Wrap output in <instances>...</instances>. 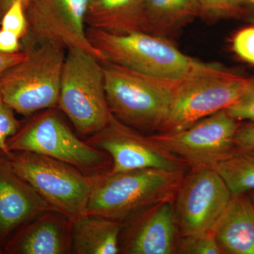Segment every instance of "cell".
<instances>
[{"label": "cell", "instance_id": "6da1fadb", "mask_svg": "<svg viewBox=\"0 0 254 254\" xmlns=\"http://www.w3.org/2000/svg\"><path fill=\"white\" fill-rule=\"evenodd\" d=\"M86 35L101 54L103 63L115 64L148 76L183 81L230 71L184 54L164 38L145 32L116 35L88 27Z\"/></svg>", "mask_w": 254, "mask_h": 254}, {"label": "cell", "instance_id": "7a4b0ae2", "mask_svg": "<svg viewBox=\"0 0 254 254\" xmlns=\"http://www.w3.org/2000/svg\"><path fill=\"white\" fill-rule=\"evenodd\" d=\"M21 43L26 58L0 76L5 102L25 117L58 108L66 48L48 41Z\"/></svg>", "mask_w": 254, "mask_h": 254}, {"label": "cell", "instance_id": "3957f363", "mask_svg": "<svg viewBox=\"0 0 254 254\" xmlns=\"http://www.w3.org/2000/svg\"><path fill=\"white\" fill-rule=\"evenodd\" d=\"M112 115L141 133L160 131L182 81L164 79L101 62Z\"/></svg>", "mask_w": 254, "mask_h": 254}, {"label": "cell", "instance_id": "277c9868", "mask_svg": "<svg viewBox=\"0 0 254 254\" xmlns=\"http://www.w3.org/2000/svg\"><path fill=\"white\" fill-rule=\"evenodd\" d=\"M186 171L146 168L95 176L85 213L124 222L147 207L175 200Z\"/></svg>", "mask_w": 254, "mask_h": 254}, {"label": "cell", "instance_id": "5b68a950", "mask_svg": "<svg viewBox=\"0 0 254 254\" xmlns=\"http://www.w3.org/2000/svg\"><path fill=\"white\" fill-rule=\"evenodd\" d=\"M9 151H27L54 158L95 177L109 171L113 161L103 150L80 139L56 108L29 117L6 141Z\"/></svg>", "mask_w": 254, "mask_h": 254}, {"label": "cell", "instance_id": "8992f818", "mask_svg": "<svg viewBox=\"0 0 254 254\" xmlns=\"http://www.w3.org/2000/svg\"><path fill=\"white\" fill-rule=\"evenodd\" d=\"M64 64L58 108L76 131L90 136L103 129L112 117L101 62L84 50L68 48Z\"/></svg>", "mask_w": 254, "mask_h": 254}, {"label": "cell", "instance_id": "52a82bcc", "mask_svg": "<svg viewBox=\"0 0 254 254\" xmlns=\"http://www.w3.org/2000/svg\"><path fill=\"white\" fill-rule=\"evenodd\" d=\"M3 154L15 173L27 182L51 208L71 220L85 213L95 177L38 153L9 151Z\"/></svg>", "mask_w": 254, "mask_h": 254}, {"label": "cell", "instance_id": "ba28073f", "mask_svg": "<svg viewBox=\"0 0 254 254\" xmlns=\"http://www.w3.org/2000/svg\"><path fill=\"white\" fill-rule=\"evenodd\" d=\"M249 79L230 71L218 76L183 80L175 90L168 118L158 133L182 131L227 109L240 98Z\"/></svg>", "mask_w": 254, "mask_h": 254}, {"label": "cell", "instance_id": "9c48e42d", "mask_svg": "<svg viewBox=\"0 0 254 254\" xmlns=\"http://www.w3.org/2000/svg\"><path fill=\"white\" fill-rule=\"evenodd\" d=\"M232 195L226 183L213 168L191 167L174 200L180 235L212 232Z\"/></svg>", "mask_w": 254, "mask_h": 254}, {"label": "cell", "instance_id": "30bf717a", "mask_svg": "<svg viewBox=\"0 0 254 254\" xmlns=\"http://www.w3.org/2000/svg\"><path fill=\"white\" fill-rule=\"evenodd\" d=\"M240 125V122L222 110L182 131L157 133L150 137L190 168H212L236 146L235 136Z\"/></svg>", "mask_w": 254, "mask_h": 254}, {"label": "cell", "instance_id": "8fae6325", "mask_svg": "<svg viewBox=\"0 0 254 254\" xmlns=\"http://www.w3.org/2000/svg\"><path fill=\"white\" fill-rule=\"evenodd\" d=\"M105 152L113 161L111 173L155 168L186 171L190 168L181 158L162 148L150 136L121 123L112 115L106 126L86 140Z\"/></svg>", "mask_w": 254, "mask_h": 254}, {"label": "cell", "instance_id": "7c38bea8", "mask_svg": "<svg viewBox=\"0 0 254 254\" xmlns=\"http://www.w3.org/2000/svg\"><path fill=\"white\" fill-rule=\"evenodd\" d=\"M90 0H29L25 6L27 35L21 41H48L66 49L77 48L102 61V55L86 35Z\"/></svg>", "mask_w": 254, "mask_h": 254}, {"label": "cell", "instance_id": "4fadbf2b", "mask_svg": "<svg viewBox=\"0 0 254 254\" xmlns=\"http://www.w3.org/2000/svg\"><path fill=\"white\" fill-rule=\"evenodd\" d=\"M180 237L174 200H164L123 222L120 254H176Z\"/></svg>", "mask_w": 254, "mask_h": 254}, {"label": "cell", "instance_id": "5bb4252c", "mask_svg": "<svg viewBox=\"0 0 254 254\" xmlns=\"http://www.w3.org/2000/svg\"><path fill=\"white\" fill-rule=\"evenodd\" d=\"M50 208H53L15 173L0 151V254L15 231Z\"/></svg>", "mask_w": 254, "mask_h": 254}, {"label": "cell", "instance_id": "9a60e30c", "mask_svg": "<svg viewBox=\"0 0 254 254\" xmlns=\"http://www.w3.org/2000/svg\"><path fill=\"white\" fill-rule=\"evenodd\" d=\"M71 220L53 208L14 232L3 254H71Z\"/></svg>", "mask_w": 254, "mask_h": 254}, {"label": "cell", "instance_id": "2e32d148", "mask_svg": "<svg viewBox=\"0 0 254 254\" xmlns=\"http://www.w3.org/2000/svg\"><path fill=\"white\" fill-rule=\"evenodd\" d=\"M212 234L224 254H254V206L248 193L232 195Z\"/></svg>", "mask_w": 254, "mask_h": 254}, {"label": "cell", "instance_id": "e0dca14e", "mask_svg": "<svg viewBox=\"0 0 254 254\" xmlns=\"http://www.w3.org/2000/svg\"><path fill=\"white\" fill-rule=\"evenodd\" d=\"M86 24L116 35L148 33L145 0H92Z\"/></svg>", "mask_w": 254, "mask_h": 254}, {"label": "cell", "instance_id": "ac0fdd59", "mask_svg": "<svg viewBox=\"0 0 254 254\" xmlns=\"http://www.w3.org/2000/svg\"><path fill=\"white\" fill-rule=\"evenodd\" d=\"M123 222L83 213L71 220V254H120Z\"/></svg>", "mask_w": 254, "mask_h": 254}, {"label": "cell", "instance_id": "d6986e66", "mask_svg": "<svg viewBox=\"0 0 254 254\" xmlns=\"http://www.w3.org/2000/svg\"><path fill=\"white\" fill-rule=\"evenodd\" d=\"M148 33L164 38L201 15L198 0H145Z\"/></svg>", "mask_w": 254, "mask_h": 254}, {"label": "cell", "instance_id": "ffe728a7", "mask_svg": "<svg viewBox=\"0 0 254 254\" xmlns=\"http://www.w3.org/2000/svg\"><path fill=\"white\" fill-rule=\"evenodd\" d=\"M226 183L232 195L254 190V148H235L212 167Z\"/></svg>", "mask_w": 254, "mask_h": 254}, {"label": "cell", "instance_id": "44dd1931", "mask_svg": "<svg viewBox=\"0 0 254 254\" xmlns=\"http://www.w3.org/2000/svg\"><path fill=\"white\" fill-rule=\"evenodd\" d=\"M201 15L213 18L247 17L245 0H198Z\"/></svg>", "mask_w": 254, "mask_h": 254}, {"label": "cell", "instance_id": "7402d4cb", "mask_svg": "<svg viewBox=\"0 0 254 254\" xmlns=\"http://www.w3.org/2000/svg\"><path fill=\"white\" fill-rule=\"evenodd\" d=\"M176 254H224L212 232L202 235L180 237Z\"/></svg>", "mask_w": 254, "mask_h": 254}, {"label": "cell", "instance_id": "603a6c76", "mask_svg": "<svg viewBox=\"0 0 254 254\" xmlns=\"http://www.w3.org/2000/svg\"><path fill=\"white\" fill-rule=\"evenodd\" d=\"M1 28L16 34L21 40L27 35L28 23L24 6L21 1H16L9 6L0 20Z\"/></svg>", "mask_w": 254, "mask_h": 254}, {"label": "cell", "instance_id": "cb8c5ba5", "mask_svg": "<svg viewBox=\"0 0 254 254\" xmlns=\"http://www.w3.org/2000/svg\"><path fill=\"white\" fill-rule=\"evenodd\" d=\"M22 123L15 117L14 111L5 102L0 87V151L7 153L8 138L19 129Z\"/></svg>", "mask_w": 254, "mask_h": 254}, {"label": "cell", "instance_id": "d4e9b609", "mask_svg": "<svg viewBox=\"0 0 254 254\" xmlns=\"http://www.w3.org/2000/svg\"><path fill=\"white\" fill-rule=\"evenodd\" d=\"M226 110L237 121L254 122V78L249 79L240 98Z\"/></svg>", "mask_w": 254, "mask_h": 254}, {"label": "cell", "instance_id": "484cf974", "mask_svg": "<svg viewBox=\"0 0 254 254\" xmlns=\"http://www.w3.org/2000/svg\"><path fill=\"white\" fill-rule=\"evenodd\" d=\"M232 48L240 58L254 65V26L237 32L232 41Z\"/></svg>", "mask_w": 254, "mask_h": 254}, {"label": "cell", "instance_id": "4316f807", "mask_svg": "<svg viewBox=\"0 0 254 254\" xmlns=\"http://www.w3.org/2000/svg\"><path fill=\"white\" fill-rule=\"evenodd\" d=\"M235 143L242 148H254V122L240 123L235 134Z\"/></svg>", "mask_w": 254, "mask_h": 254}, {"label": "cell", "instance_id": "83f0119b", "mask_svg": "<svg viewBox=\"0 0 254 254\" xmlns=\"http://www.w3.org/2000/svg\"><path fill=\"white\" fill-rule=\"evenodd\" d=\"M21 50V39L12 32L0 28V53L11 54Z\"/></svg>", "mask_w": 254, "mask_h": 254}, {"label": "cell", "instance_id": "f1b7e54d", "mask_svg": "<svg viewBox=\"0 0 254 254\" xmlns=\"http://www.w3.org/2000/svg\"><path fill=\"white\" fill-rule=\"evenodd\" d=\"M26 58V53L24 50L11 54L0 53V76L11 66L21 63Z\"/></svg>", "mask_w": 254, "mask_h": 254}, {"label": "cell", "instance_id": "f546056e", "mask_svg": "<svg viewBox=\"0 0 254 254\" xmlns=\"http://www.w3.org/2000/svg\"><path fill=\"white\" fill-rule=\"evenodd\" d=\"M16 1H21L25 7L29 0H0V20L2 18L6 10L9 9V6Z\"/></svg>", "mask_w": 254, "mask_h": 254}, {"label": "cell", "instance_id": "4dcf8cb0", "mask_svg": "<svg viewBox=\"0 0 254 254\" xmlns=\"http://www.w3.org/2000/svg\"><path fill=\"white\" fill-rule=\"evenodd\" d=\"M247 17L254 21V0H245Z\"/></svg>", "mask_w": 254, "mask_h": 254}, {"label": "cell", "instance_id": "1f68e13d", "mask_svg": "<svg viewBox=\"0 0 254 254\" xmlns=\"http://www.w3.org/2000/svg\"><path fill=\"white\" fill-rule=\"evenodd\" d=\"M248 194L250 195L251 200H252L254 206V190H252V191L250 192V193H248Z\"/></svg>", "mask_w": 254, "mask_h": 254}, {"label": "cell", "instance_id": "d6a6232c", "mask_svg": "<svg viewBox=\"0 0 254 254\" xmlns=\"http://www.w3.org/2000/svg\"><path fill=\"white\" fill-rule=\"evenodd\" d=\"M90 1H92V0H90Z\"/></svg>", "mask_w": 254, "mask_h": 254}]
</instances>
